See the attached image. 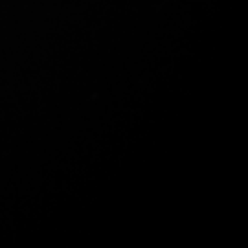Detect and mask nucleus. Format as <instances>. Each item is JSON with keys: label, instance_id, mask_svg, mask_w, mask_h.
I'll use <instances>...</instances> for the list:
<instances>
[]
</instances>
